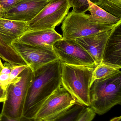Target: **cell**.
I'll list each match as a JSON object with an SVG mask.
<instances>
[{"instance_id":"obj_1","label":"cell","mask_w":121,"mask_h":121,"mask_svg":"<svg viewBox=\"0 0 121 121\" xmlns=\"http://www.w3.org/2000/svg\"><path fill=\"white\" fill-rule=\"evenodd\" d=\"M62 63L59 60L47 63L33 72L22 116L34 118L46 99L61 87Z\"/></svg>"},{"instance_id":"obj_2","label":"cell","mask_w":121,"mask_h":121,"mask_svg":"<svg viewBox=\"0 0 121 121\" xmlns=\"http://www.w3.org/2000/svg\"><path fill=\"white\" fill-rule=\"evenodd\" d=\"M91 107L96 114L102 115L121 103V71L96 80L90 89Z\"/></svg>"},{"instance_id":"obj_3","label":"cell","mask_w":121,"mask_h":121,"mask_svg":"<svg viewBox=\"0 0 121 121\" xmlns=\"http://www.w3.org/2000/svg\"><path fill=\"white\" fill-rule=\"evenodd\" d=\"M62 85L76 103L89 107L92 73L94 68L62 63Z\"/></svg>"},{"instance_id":"obj_4","label":"cell","mask_w":121,"mask_h":121,"mask_svg":"<svg viewBox=\"0 0 121 121\" xmlns=\"http://www.w3.org/2000/svg\"><path fill=\"white\" fill-rule=\"evenodd\" d=\"M18 81L9 85L6 89L5 99L3 103L1 113L12 118L22 116L23 111L27 92L32 80L33 72L30 67L19 75Z\"/></svg>"},{"instance_id":"obj_5","label":"cell","mask_w":121,"mask_h":121,"mask_svg":"<svg viewBox=\"0 0 121 121\" xmlns=\"http://www.w3.org/2000/svg\"><path fill=\"white\" fill-rule=\"evenodd\" d=\"M88 15L72 11L68 13L61 27L63 39L75 40L87 37L110 30L119 25H109L93 22L88 19Z\"/></svg>"},{"instance_id":"obj_6","label":"cell","mask_w":121,"mask_h":121,"mask_svg":"<svg viewBox=\"0 0 121 121\" xmlns=\"http://www.w3.org/2000/svg\"><path fill=\"white\" fill-rule=\"evenodd\" d=\"M71 8L67 0H51L29 22L27 31L55 29L63 22Z\"/></svg>"},{"instance_id":"obj_7","label":"cell","mask_w":121,"mask_h":121,"mask_svg":"<svg viewBox=\"0 0 121 121\" xmlns=\"http://www.w3.org/2000/svg\"><path fill=\"white\" fill-rule=\"evenodd\" d=\"M53 47L62 63L93 68L97 65L89 54L74 40L63 39L54 43Z\"/></svg>"},{"instance_id":"obj_8","label":"cell","mask_w":121,"mask_h":121,"mask_svg":"<svg viewBox=\"0 0 121 121\" xmlns=\"http://www.w3.org/2000/svg\"><path fill=\"white\" fill-rule=\"evenodd\" d=\"M76 103L72 96L62 86L46 99L36 114L34 120L45 121L52 119L63 113Z\"/></svg>"},{"instance_id":"obj_9","label":"cell","mask_w":121,"mask_h":121,"mask_svg":"<svg viewBox=\"0 0 121 121\" xmlns=\"http://www.w3.org/2000/svg\"><path fill=\"white\" fill-rule=\"evenodd\" d=\"M11 45L33 72L40 67L59 60L53 46L37 47L13 41Z\"/></svg>"},{"instance_id":"obj_10","label":"cell","mask_w":121,"mask_h":121,"mask_svg":"<svg viewBox=\"0 0 121 121\" xmlns=\"http://www.w3.org/2000/svg\"><path fill=\"white\" fill-rule=\"evenodd\" d=\"M50 1L21 0L6 12L1 18L13 20L30 22L49 3Z\"/></svg>"},{"instance_id":"obj_11","label":"cell","mask_w":121,"mask_h":121,"mask_svg":"<svg viewBox=\"0 0 121 121\" xmlns=\"http://www.w3.org/2000/svg\"><path fill=\"white\" fill-rule=\"evenodd\" d=\"M112 30L74 40L89 54L97 65L101 63L104 48Z\"/></svg>"},{"instance_id":"obj_12","label":"cell","mask_w":121,"mask_h":121,"mask_svg":"<svg viewBox=\"0 0 121 121\" xmlns=\"http://www.w3.org/2000/svg\"><path fill=\"white\" fill-rule=\"evenodd\" d=\"M55 29L27 31L14 41L37 47L53 46L57 41L63 39Z\"/></svg>"},{"instance_id":"obj_13","label":"cell","mask_w":121,"mask_h":121,"mask_svg":"<svg viewBox=\"0 0 121 121\" xmlns=\"http://www.w3.org/2000/svg\"><path fill=\"white\" fill-rule=\"evenodd\" d=\"M101 63L121 68V23L112 30L104 48Z\"/></svg>"},{"instance_id":"obj_14","label":"cell","mask_w":121,"mask_h":121,"mask_svg":"<svg viewBox=\"0 0 121 121\" xmlns=\"http://www.w3.org/2000/svg\"><path fill=\"white\" fill-rule=\"evenodd\" d=\"M29 22L0 18V34L12 43L28 30Z\"/></svg>"},{"instance_id":"obj_15","label":"cell","mask_w":121,"mask_h":121,"mask_svg":"<svg viewBox=\"0 0 121 121\" xmlns=\"http://www.w3.org/2000/svg\"><path fill=\"white\" fill-rule=\"evenodd\" d=\"M90 15L88 19L91 22L99 24L109 25H116L121 23V18L114 16L108 12L88 0Z\"/></svg>"},{"instance_id":"obj_16","label":"cell","mask_w":121,"mask_h":121,"mask_svg":"<svg viewBox=\"0 0 121 121\" xmlns=\"http://www.w3.org/2000/svg\"><path fill=\"white\" fill-rule=\"evenodd\" d=\"M0 57L3 60L13 65H27L13 47L11 43L0 34Z\"/></svg>"},{"instance_id":"obj_17","label":"cell","mask_w":121,"mask_h":121,"mask_svg":"<svg viewBox=\"0 0 121 121\" xmlns=\"http://www.w3.org/2000/svg\"><path fill=\"white\" fill-rule=\"evenodd\" d=\"M121 68L108 65L101 63L97 65L94 69L91 82V86L96 80L105 78L121 71Z\"/></svg>"},{"instance_id":"obj_18","label":"cell","mask_w":121,"mask_h":121,"mask_svg":"<svg viewBox=\"0 0 121 121\" xmlns=\"http://www.w3.org/2000/svg\"><path fill=\"white\" fill-rule=\"evenodd\" d=\"M86 107L84 105L76 103L63 113L45 121H76Z\"/></svg>"},{"instance_id":"obj_19","label":"cell","mask_w":121,"mask_h":121,"mask_svg":"<svg viewBox=\"0 0 121 121\" xmlns=\"http://www.w3.org/2000/svg\"><path fill=\"white\" fill-rule=\"evenodd\" d=\"M99 6L116 17L121 18V0H101Z\"/></svg>"},{"instance_id":"obj_20","label":"cell","mask_w":121,"mask_h":121,"mask_svg":"<svg viewBox=\"0 0 121 121\" xmlns=\"http://www.w3.org/2000/svg\"><path fill=\"white\" fill-rule=\"evenodd\" d=\"M88 0L99 6L101 0H67L71 8L73 9L72 12L77 13H85L89 10L90 5Z\"/></svg>"},{"instance_id":"obj_21","label":"cell","mask_w":121,"mask_h":121,"mask_svg":"<svg viewBox=\"0 0 121 121\" xmlns=\"http://www.w3.org/2000/svg\"><path fill=\"white\" fill-rule=\"evenodd\" d=\"M96 113L90 107H86L76 121H92Z\"/></svg>"},{"instance_id":"obj_22","label":"cell","mask_w":121,"mask_h":121,"mask_svg":"<svg viewBox=\"0 0 121 121\" xmlns=\"http://www.w3.org/2000/svg\"><path fill=\"white\" fill-rule=\"evenodd\" d=\"M28 67H29L27 65H13V69L9 75V79L11 83L13 80L18 77L21 72Z\"/></svg>"},{"instance_id":"obj_23","label":"cell","mask_w":121,"mask_h":121,"mask_svg":"<svg viewBox=\"0 0 121 121\" xmlns=\"http://www.w3.org/2000/svg\"><path fill=\"white\" fill-rule=\"evenodd\" d=\"M21 0H0V6L2 11V16L7 11Z\"/></svg>"},{"instance_id":"obj_24","label":"cell","mask_w":121,"mask_h":121,"mask_svg":"<svg viewBox=\"0 0 121 121\" xmlns=\"http://www.w3.org/2000/svg\"><path fill=\"white\" fill-rule=\"evenodd\" d=\"M0 121H35L34 118H28L23 116L19 118H9L1 113L0 114Z\"/></svg>"},{"instance_id":"obj_25","label":"cell","mask_w":121,"mask_h":121,"mask_svg":"<svg viewBox=\"0 0 121 121\" xmlns=\"http://www.w3.org/2000/svg\"><path fill=\"white\" fill-rule=\"evenodd\" d=\"M10 83L9 74H0V86L6 90L7 87Z\"/></svg>"},{"instance_id":"obj_26","label":"cell","mask_w":121,"mask_h":121,"mask_svg":"<svg viewBox=\"0 0 121 121\" xmlns=\"http://www.w3.org/2000/svg\"><path fill=\"white\" fill-rule=\"evenodd\" d=\"M6 90L0 86V103L3 102L5 99Z\"/></svg>"},{"instance_id":"obj_27","label":"cell","mask_w":121,"mask_h":121,"mask_svg":"<svg viewBox=\"0 0 121 121\" xmlns=\"http://www.w3.org/2000/svg\"><path fill=\"white\" fill-rule=\"evenodd\" d=\"M109 121H121V116L114 117V118L112 119Z\"/></svg>"},{"instance_id":"obj_28","label":"cell","mask_w":121,"mask_h":121,"mask_svg":"<svg viewBox=\"0 0 121 121\" xmlns=\"http://www.w3.org/2000/svg\"><path fill=\"white\" fill-rule=\"evenodd\" d=\"M3 66V63L1 62V58L0 57V72L1 70L2 69V67Z\"/></svg>"},{"instance_id":"obj_29","label":"cell","mask_w":121,"mask_h":121,"mask_svg":"<svg viewBox=\"0 0 121 121\" xmlns=\"http://www.w3.org/2000/svg\"><path fill=\"white\" fill-rule=\"evenodd\" d=\"M2 11L1 10V8L0 6V18L2 17Z\"/></svg>"},{"instance_id":"obj_30","label":"cell","mask_w":121,"mask_h":121,"mask_svg":"<svg viewBox=\"0 0 121 121\" xmlns=\"http://www.w3.org/2000/svg\"></svg>"}]
</instances>
